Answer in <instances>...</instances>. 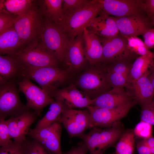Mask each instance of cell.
<instances>
[{
  "label": "cell",
  "instance_id": "cell-1",
  "mask_svg": "<svg viewBox=\"0 0 154 154\" xmlns=\"http://www.w3.org/2000/svg\"><path fill=\"white\" fill-rule=\"evenodd\" d=\"M102 8L101 0H91L83 9L65 15L62 21L58 25L71 41L82 33Z\"/></svg>",
  "mask_w": 154,
  "mask_h": 154
},
{
  "label": "cell",
  "instance_id": "cell-2",
  "mask_svg": "<svg viewBox=\"0 0 154 154\" xmlns=\"http://www.w3.org/2000/svg\"><path fill=\"white\" fill-rule=\"evenodd\" d=\"M11 56L16 61L21 70L44 67H58V60L46 49L38 38Z\"/></svg>",
  "mask_w": 154,
  "mask_h": 154
},
{
  "label": "cell",
  "instance_id": "cell-3",
  "mask_svg": "<svg viewBox=\"0 0 154 154\" xmlns=\"http://www.w3.org/2000/svg\"><path fill=\"white\" fill-rule=\"evenodd\" d=\"M70 72L58 67H44L21 70L20 76L35 81L51 97L52 94L69 79Z\"/></svg>",
  "mask_w": 154,
  "mask_h": 154
},
{
  "label": "cell",
  "instance_id": "cell-4",
  "mask_svg": "<svg viewBox=\"0 0 154 154\" xmlns=\"http://www.w3.org/2000/svg\"><path fill=\"white\" fill-rule=\"evenodd\" d=\"M90 65L77 78L75 85L93 100L113 88L101 67L98 64Z\"/></svg>",
  "mask_w": 154,
  "mask_h": 154
},
{
  "label": "cell",
  "instance_id": "cell-5",
  "mask_svg": "<svg viewBox=\"0 0 154 154\" xmlns=\"http://www.w3.org/2000/svg\"><path fill=\"white\" fill-rule=\"evenodd\" d=\"M38 39L59 61L63 62L65 51L70 41L58 25L44 18Z\"/></svg>",
  "mask_w": 154,
  "mask_h": 154
},
{
  "label": "cell",
  "instance_id": "cell-6",
  "mask_svg": "<svg viewBox=\"0 0 154 154\" xmlns=\"http://www.w3.org/2000/svg\"><path fill=\"white\" fill-rule=\"evenodd\" d=\"M123 132L119 123L103 129L92 127L89 132L79 137L86 145L90 154H103L104 151L114 144Z\"/></svg>",
  "mask_w": 154,
  "mask_h": 154
},
{
  "label": "cell",
  "instance_id": "cell-7",
  "mask_svg": "<svg viewBox=\"0 0 154 154\" xmlns=\"http://www.w3.org/2000/svg\"><path fill=\"white\" fill-rule=\"evenodd\" d=\"M44 19L36 1L25 13L18 16L14 27L25 46L38 38Z\"/></svg>",
  "mask_w": 154,
  "mask_h": 154
},
{
  "label": "cell",
  "instance_id": "cell-8",
  "mask_svg": "<svg viewBox=\"0 0 154 154\" xmlns=\"http://www.w3.org/2000/svg\"><path fill=\"white\" fill-rule=\"evenodd\" d=\"M16 81L15 79H12L0 85V119L17 117L29 111L20 100Z\"/></svg>",
  "mask_w": 154,
  "mask_h": 154
},
{
  "label": "cell",
  "instance_id": "cell-9",
  "mask_svg": "<svg viewBox=\"0 0 154 154\" xmlns=\"http://www.w3.org/2000/svg\"><path fill=\"white\" fill-rule=\"evenodd\" d=\"M137 103L134 100L112 109H104L92 106L87 108L91 116L93 127L108 128L119 123V121Z\"/></svg>",
  "mask_w": 154,
  "mask_h": 154
},
{
  "label": "cell",
  "instance_id": "cell-10",
  "mask_svg": "<svg viewBox=\"0 0 154 154\" xmlns=\"http://www.w3.org/2000/svg\"><path fill=\"white\" fill-rule=\"evenodd\" d=\"M137 55L134 54L119 60L98 63L105 73L108 81L112 88L126 86L130 68Z\"/></svg>",
  "mask_w": 154,
  "mask_h": 154
},
{
  "label": "cell",
  "instance_id": "cell-11",
  "mask_svg": "<svg viewBox=\"0 0 154 154\" xmlns=\"http://www.w3.org/2000/svg\"><path fill=\"white\" fill-rule=\"evenodd\" d=\"M21 77V79L17 82L19 91L22 92L26 98V106L29 109L33 110L39 116L43 109L50 105L55 99L44 90L33 83L29 78Z\"/></svg>",
  "mask_w": 154,
  "mask_h": 154
},
{
  "label": "cell",
  "instance_id": "cell-12",
  "mask_svg": "<svg viewBox=\"0 0 154 154\" xmlns=\"http://www.w3.org/2000/svg\"><path fill=\"white\" fill-rule=\"evenodd\" d=\"M62 125L58 121L46 127L30 129L27 135L52 154H63L60 144Z\"/></svg>",
  "mask_w": 154,
  "mask_h": 154
},
{
  "label": "cell",
  "instance_id": "cell-13",
  "mask_svg": "<svg viewBox=\"0 0 154 154\" xmlns=\"http://www.w3.org/2000/svg\"><path fill=\"white\" fill-rule=\"evenodd\" d=\"M59 121L70 137H79L87 129L93 127L91 116L88 110L67 109L62 113Z\"/></svg>",
  "mask_w": 154,
  "mask_h": 154
},
{
  "label": "cell",
  "instance_id": "cell-14",
  "mask_svg": "<svg viewBox=\"0 0 154 154\" xmlns=\"http://www.w3.org/2000/svg\"><path fill=\"white\" fill-rule=\"evenodd\" d=\"M102 10L116 17L147 16L144 0H101Z\"/></svg>",
  "mask_w": 154,
  "mask_h": 154
},
{
  "label": "cell",
  "instance_id": "cell-15",
  "mask_svg": "<svg viewBox=\"0 0 154 154\" xmlns=\"http://www.w3.org/2000/svg\"><path fill=\"white\" fill-rule=\"evenodd\" d=\"M99 37L103 47L102 57L100 62L119 60L135 54L129 49L127 38L119 33L111 38Z\"/></svg>",
  "mask_w": 154,
  "mask_h": 154
},
{
  "label": "cell",
  "instance_id": "cell-16",
  "mask_svg": "<svg viewBox=\"0 0 154 154\" xmlns=\"http://www.w3.org/2000/svg\"><path fill=\"white\" fill-rule=\"evenodd\" d=\"M115 17L119 33L126 38L143 35L153 26L147 16Z\"/></svg>",
  "mask_w": 154,
  "mask_h": 154
},
{
  "label": "cell",
  "instance_id": "cell-17",
  "mask_svg": "<svg viewBox=\"0 0 154 154\" xmlns=\"http://www.w3.org/2000/svg\"><path fill=\"white\" fill-rule=\"evenodd\" d=\"M55 100L62 102L68 109L87 108L92 104L91 100L84 92L72 84L62 88L58 89L51 94Z\"/></svg>",
  "mask_w": 154,
  "mask_h": 154
},
{
  "label": "cell",
  "instance_id": "cell-18",
  "mask_svg": "<svg viewBox=\"0 0 154 154\" xmlns=\"http://www.w3.org/2000/svg\"><path fill=\"white\" fill-rule=\"evenodd\" d=\"M37 116L34 112L29 110L19 116L6 120L10 137L14 141L22 143L27 140L26 136Z\"/></svg>",
  "mask_w": 154,
  "mask_h": 154
},
{
  "label": "cell",
  "instance_id": "cell-19",
  "mask_svg": "<svg viewBox=\"0 0 154 154\" xmlns=\"http://www.w3.org/2000/svg\"><path fill=\"white\" fill-rule=\"evenodd\" d=\"M87 62L84 49L82 33L70 41L66 50L63 62L72 72L81 69Z\"/></svg>",
  "mask_w": 154,
  "mask_h": 154
},
{
  "label": "cell",
  "instance_id": "cell-20",
  "mask_svg": "<svg viewBox=\"0 0 154 154\" xmlns=\"http://www.w3.org/2000/svg\"><path fill=\"white\" fill-rule=\"evenodd\" d=\"M86 29L91 33L99 37L106 38L115 37L119 33L115 17L109 15L102 9Z\"/></svg>",
  "mask_w": 154,
  "mask_h": 154
},
{
  "label": "cell",
  "instance_id": "cell-21",
  "mask_svg": "<svg viewBox=\"0 0 154 154\" xmlns=\"http://www.w3.org/2000/svg\"><path fill=\"white\" fill-rule=\"evenodd\" d=\"M151 70L137 80L128 83L126 91L141 107L148 104L154 97V90L149 77Z\"/></svg>",
  "mask_w": 154,
  "mask_h": 154
},
{
  "label": "cell",
  "instance_id": "cell-22",
  "mask_svg": "<svg viewBox=\"0 0 154 154\" xmlns=\"http://www.w3.org/2000/svg\"><path fill=\"white\" fill-rule=\"evenodd\" d=\"M135 100L124 88H113L93 100L90 105L106 109H112Z\"/></svg>",
  "mask_w": 154,
  "mask_h": 154
},
{
  "label": "cell",
  "instance_id": "cell-23",
  "mask_svg": "<svg viewBox=\"0 0 154 154\" xmlns=\"http://www.w3.org/2000/svg\"><path fill=\"white\" fill-rule=\"evenodd\" d=\"M84 54L90 65L100 62L103 55V47L99 37L90 33L86 29L82 32Z\"/></svg>",
  "mask_w": 154,
  "mask_h": 154
},
{
  "label": "cell",
  "instance_id": "cell-24",
  "mask_svg": "<svg viewBox=\"0 0 154 154\" xmlns=\"http://www.w3.org/2000/svg\"><path fill=\"white\" fill-rule=\"evenodd\" d=\"M25 46L14 25L0 33V55L13 56Z\"/></svg>",
  "mask_w": 154,
  "mask_h": 154
},
{
  "label": "cell",
  "instance_id": "cell-25",
  "mask_svg": "<svg viewBox=\"0 0 154 154\" xmlns=\"http://www.w3.org/2000/svg\"><path fill=\"white\" fill-rule=\"evenodd\" d=\"M63 0H43L36 1L40 13L45 19L59 25L64 17Z\"/></svg>",
  "mask_w": 154,
  "mask_h": 154
},
{
  "label": "cell",
  "instance_id": "cell-26",
  "mask_svg": "<svg viewBox=\"0 0 154 154\" xmlns=\"http://www.w3.org/2000/svg\"><path fill=\"white\" fill-rule=\"evenodd\" d=\"M154 63L153 52L151 51L145 55L138 56L130 68L127 83L137 80L149 72Z\"/></svg>",
  "mask_w": 154,
  "mask_h": 154
},
{
  "label": "cell",
  "instance_id": "cell-27",
  "mask_svg": "<svg viewBox=\"0 0 154 154\" xmlns=\"http://www.w3.org/2000/svg\"><path fill=\"white\" fill-rule=\"evenodd\" d=\"M21 70L15 60L12 56L0 55V84L20 77Z\"/></svg>",
  "mask_w": 154,
  "mask_h": 154
},
{
  "label": "cell",
  "instance_id": "cell-28",
  "mask_svg": "<svg viewBox=\"0 0 154 154\" xmlns=\"http://www.w3.org/2000/svg\"><path fill=\"white\" fill-rule=\"evenodd\" d=\"M67 109H68L62 102L55 100L50 104L46 114L37 122L35 128L46 127L59 121L62 113Z\"/></svg>",
  "mask_w": 154,
  "mask_h": 154
},
{
  "label": "cell",
  "instance_id": "cell-29",
  "mask_svg": "<svg viewBox=\"0 0 154 154\" xmlns=\"http://www.w3.org/2000/svg\"><path fill=\"white\" fill-rule=\"evenodd\" d=\"M31 0H0V9L19 16L25 13L35 2Z\"/></svg>",
  "mask_w": 154,
  "mask_h": 154
},
{
  "label": "cell",
  "instance_id": "cell-30",
  "mask_svg": "<svg viewBox=\"0 0 154 154\" xmlns=\"http://www.w3.org/2000/svg\"><path fill=\"white\" fill-rule=\"evenodd\" d=\"M134 135L132 131L123 132L116 144V154H133L135 148Z\"/></svg>",
  "mask_w": 154,
  "mask_h": 154
},
{
  "label": "cell",
  "instance_id": "cell-31",
  "mask_svg": "<svg viewBox=\"0 0 154 154\" xmlns=\"http://www.w3.org/2000/svg\"><path fill=\"white\" fill-rule=\"evenodd\" d=\"M126 38L128 48L132 52L142 56L148 54L151 51L144 42L137 37H131Z\"/></svg>",
  "mask_w": 154,
  "mask_h": 154
},
{
  "label": "cell",
  "instance_id": "cell-32",
  "mask_svg": "<svg viewBox=\"0 0 154 154\" xmlns=\"http://www.w3.org/2000/svg\"><path fill=\"white\" fill-rule=\"evenodd\" d=\"M90 1V0H63L62 6L64 15L83 9Z\"/></svg>",
  "mask_w": 154,
  "mask_h": 154
},
{
  "label": "cell",
  "instance_id": "cell-33",
  "mask_svg": "<svg viewBox=\"0 0 154 154\" xmlns=\"http://www.w3.org/2000/svg\"><path fill=\"white\" fill-rule=\"evenodd\" d=\"M19 16L0 9V33L13 26Z\"/></svg>",
  "mask_w": 154,
  "mask_h": 154
},
{
  "label": "cell",
  "instance_id": "cell-34",
  "mask_svg": "<svg viewBox=\"0 0 154 154\" xmlns=\"http://www.w3.org/2000/svg\"><path fill=\"white\" fill-rule=\"evenodd\" d=\"M26 141L22 143L13 141L8 146L1 147L0 154H26Z\"/></svg>",
  "mask_w": 154,
  "mask_h": 154
},
{
  "label": "cell",
  "instance_id": "cell-35",
  "mask_svg": "<svg viewBox=\"0 0 154 154\" xmlns=\"http://www.w3.org/2000/svg\"><path fill=\"white\" fill-rule=\"evenodd\" d=\"M141 107V120L154 125V97L151 102Z\"/></svg>",
  "mask_w": 154,
  "mask_h": 154
},
{
  "label": "cell",
  "instance_id": "cell-36",
  "mask_svg": "<svg viewBox=\"0 0 154 154\" xmlns=\"http://www.w3.org/2000/svg\"><path fill=\"white\" fill-rule=\"evenodd\" d=\"M26 154H52L36 141L26 140Z\"/></svg>",
  "mask_w": 154,
  "mask_h": 154
},
{
  "label": "cell",
  "instance_id": "cell-37",
  "mask_svg": "<svg viewBox=\"0 0 154 154\" xmlns=\"http://www.w3.org/2000/svg\"><path fill=\"white\" fill-rule=\"evenodd\" d=\"M6 121L5 119H0V146L4 147L8 146L13 142Z\"/></svg>",
  "mask_w": 154,
  "mask_h": 154
},
{
  "label": "cell",
  "instance_id": "cell-38",
  "mask_svg": "<svg viewBox=\"0 0 154 154\" xmlns=\"http://www.w3.org/2000/svg\"><path fill=\"white\" fill-rule=\"evenodd\" d=\"M151 125L141 121L135 127L133 132L134 135L143 139L152 136Z\"/></svg>",
  "mask_w": 154,
  "mask_h": 154
},
{
  "label": "cell",
  "instance_id": "cell-39",
  "mask_svg": "<svg viewBox=\"0 0 154 154\" xmlns=\"http://www.w3.org/2000/svg\"><path fill=\"white\" fill-rule=\"evenodd\" d=\"M88 151L86 145L82 141L78 143L77 146L72 147L70 150L63 154H86Z\"/></svg>",
  "mask_w": 154,
  "mask_h": 154
},
{
  "label": "cell",
  "instance_id": "cell-40",
  "mask_svg": "<svg viewBox=\"0 0 154 154\" xmlns=\"http://www.w3.org/2000/svg\"><path fill=\"white\" fill-rule=\"evenodd\" d=\"M143 36L144 42L148 49L154 48V28L149 29Z\"/></svg>",
  "mask_w": 154,
  "mask_h": 154
},
{
  "label": "cell",
  "instance_id": "cell-41",
  "mask_svg": "<svg viewBox=\"0 0 154 154\" xmlns=\"http://www.w3.org/2000/svg\"><path fill=\"white\" fill-rule=\"evenodd\" d=\"M143 5L146 15L152 20L154 17V0H144Z\"/></svg>",
  "mask_w": 154,
  "mask_h": 154
},
{
  "label": "cell",
  "instance_id": "cell-42",
  "mask_svg": "<svg viewBox=\"0 0 154 154\" xmlns=\"http://www.w3.org/2000/svg\"><path fill=\"white\" fill-rule=\"evenodd\" d=\"M136 147L138 154H151L149 147L144 143L142 140L137 143Z\"/></svg>",
  "mask_w": 154,
  "mask_h": 154
},
{
  "label": "cell",
  "instance_id": "cell-43",
  "mask_svg": "<svg viewBox=\"0 0 154 154\" xmlns=\"http://www.w3.org/2000/svg\"><path fill=\"white\" fill-rule=\"evenodd\" d=\"M142 140L149 148L154 147V137L152 136L143 139Z\"/></svg>",
  "mask_w": 154,
  "mask_h": 154
},
{
  "label": "cell",
  "instance_id": "cell-44",
  "mask_svg": "<svg viewBox=\"0 0 154 154\" xmlns=\"http://www.w3.org/2000/svg\"><path fill=\"white\" fill-rule=\"evenodd\" d=\"M149 76L154 91V63L151 68Z\"/></svg>",
  "mask_w": 154,
  "mask_h": 154
},
{
  "label": "cell",
  "instance_id": "cell-45",
  "mask_svg": "<svg viewBox=\"0 0 154 154\" xmlns=\"http://www.w3.org/2000/svg\"><path fill=\"white\" fill-rule=\"evenodd\" d=\"M152 22L153 25L154 26V17L152 19Z\"/></svg>",
  "mask_w": 154,
  "mask_h": 154
},
{
  "label": "cell",
  "instance_id": "cell-46",
  "mask_svg": "<svg viewBox=\"0 0 154 154\" xmlns=\"http://www.w3.org/2000/svg\"><path fill=\"white\" fill-rule=\"evenodd\" d=\"M153 58L154 60V52H153Z\"/></svg>",
  "mask_w": 154,
  "mask_h": 154
}]
</instances>
